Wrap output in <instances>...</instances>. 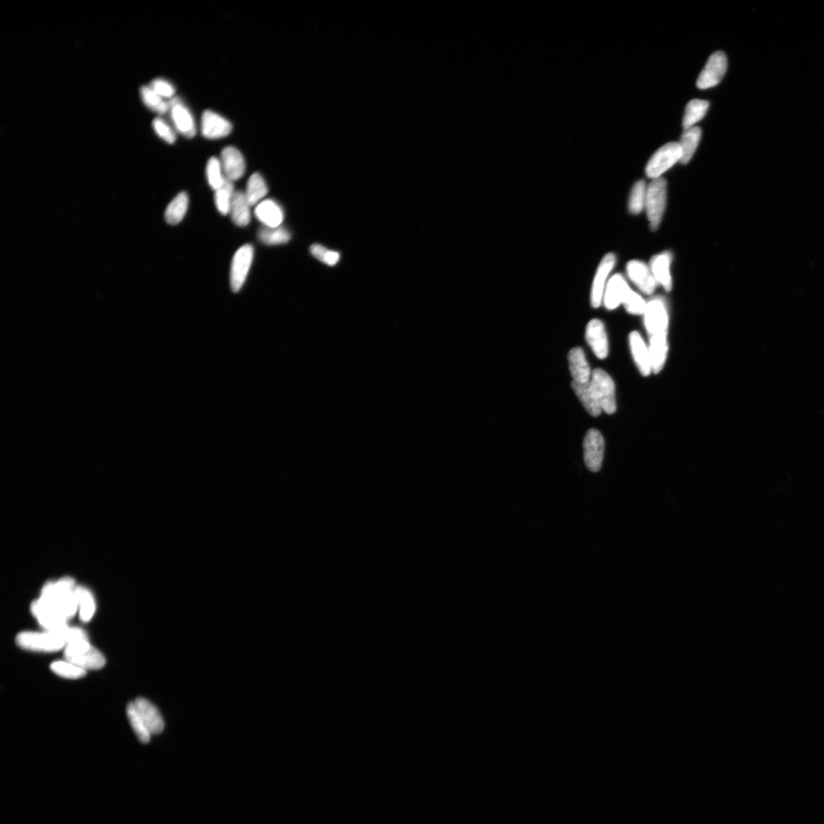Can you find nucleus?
Instances as JSON below:
<instances>
[{
	"label": "nucleus",
	"mask_w": 824,
	"mask_h": 824,
	"mask_svg": "<svg viewBox=\"0 0 824 824\" xmlns=\"http://www.w3.org/2000/svg\"><path fill=\"white\" fill-rule=\"evenodd\" d=\"M77 588L73 580L65 578L46 584L40 599L68 621L78 612Z\"/></svg>",
	"instance_id": "1"
},
{
	"label": "nucleus",
	"mask_w": 824,
	"mask_h": 824,
	"mask_svg": "<svg viewBox=\"0 0 824 824\" xmlns=\"http://www.w3.org/2000/svg\"><path fill=\"white\" fill-rule=\"evenodd\" d=\"M64 657L84 670H96L106 664V659L89 640L68 644L64 648Z\"/></svg>",
	"instance_id": "2"
},
{
	"label": "nucleus",
	"mask_w": 824,
	"mask_h": 824,
	"mask_svg": "<svg viewBox=\"0 0 824 824\" xmlns=\"http://www.w3.org/2000/svg\"><path fill=\"white\" fill-rule=\"evenodd\" d=\"M18 647L34 652H53L64 649L66 643L59 634L49 631H24L18 634Z\"/></svg>",
	"instance_id": "3"
},
{
	"label": "nucleus",
	"mask_w": 824,
	"mask_h": 824,
	"mask_svg": "<svg viewBox=\"0 0 824 824\" xmlns=\"http://www.w3.org/2000/svg\"><path fill=\"white\" fill-rule=\"evenodd\" d=\"M667 183L659 177L650 183L647 189L645 208L652 230L659 228L667 206Z\"/></svg>",
	"instance_id": "4"
},
{
	"label": "nucleus",
	"mask_w": 824,
	"mask_h": 824,
	"mask_svg": "<svg viewBox=\"0 0 824 824\" xmlns=\"http://www.w3.org/2000/svg\"><path fill=\"white\" fill-rule=\"evenodd\" d=\"M683 153L679 142H669L659 148L651 157L646 167V174L651 179L662 174L681 161Z\"/></svg>",
	"instance_id": "5"
},
{
	"label": "nucleus",
	"mask_w": 824,
	"mask_h": 824,
	"mask_svg": "<svg viewBox=\"0 0 824 824\" xmlns=\"http://www.w3.org/2000/svg\"><path fill=\"white\" fill-rule=\"evenodd\" d=\"M591 383L598 397L602 410L609 414L617 410L615 385L612 378L603 369H595L592 373Z\"/></svg>",
	"instance_id": "6"
},
{
	"label": "nucleus",
	"mask_w": 824,
	"mask_h": 824,
	"mask_svg": "<svg viewBox=\"0 0 824 824\" xmlns=\"http://www.w3.org/2000/svg\"><path fill=\"white\" fill-rule=\"evenodd\" d=\"M253 254L254 249L251 244L243 245L234 253L230 273V285L234 292H239L247 279Z\"/></svg>",
	"instance_id": "7"
},
{
	"label": "nucleus",
	"mask_w": 824,
	"mask_h": 824,
	"mask_svg": "<svg viewBox=\"0 0 824 824\" xmlns=\"http://www.w3.org/2000/svg\"><path fill=\"white\" fill-rule=\"evenodd\" d=\"M727 69V59L724 52H717L710 55L698 78V88L707 90L717 86L724 77Z\"/></svg>",
	"instance_id": "8"
},
{
	"label": "nucleus",
	"mask_w": 824,
	"mask_h": 824,
	"mask_svg": "<svg viewBox=\"0 0 824 824\" xmlns=\"http://www.w3.org/2000/svg\"><path fill=\"white\" fill-rule=\"evenodd\" d=\"M644 323L649 335L667 333L669 326V316L667 308L664 300L660 298L653 299L647 303L644 311Z\"/></svg>",
	"instance_id": "9"
},
{
	"label": "nucleus",
	"mask_w": 824,
	"mask_h": 824,
	"mask_svg": "<svg viewBox=\"0 0 824 824\" xmlns=\"http://www.w3.org/2000/svg\"><path fill=\"white\" fill-rule=\"evenodd\" d=\"M584 461L587 468L593 472H599L602 465L604 441L602 434L596 429L586 433L583 441Z\"/></svg>",
	"instance_id": "10"
},
{
	"label": "nucleus",
	"mask_w": 824,
	"mask_h": 824,
	"mask_svg": "<svg viewBox=\"0 0 824 824\" xmlns=\"http://www.w3.org/2000/svg\"><path fill=\"white\" fill-rule=\"evenodd\" d=\"M615 263H616V256L609 253L604 256L598 269H597L591 292V303L593 308L597 309L602 305L604 290L609 282L608 277L614 269Z\"/></svg>",
	"instance_id": "11"
},
{
	"label": "nucleus",
	"mask_w": 824,
	"mask_h": 824,
	"mask_svg": "<svg viewBox=\"0 0 824 824\" xmlns=\"http://www.w3.org/2000/svg\"><path fill=\"white\" fill-rule=\"evenodd\" d=\"M31 611L45 631L58 633L68 624L67 620L40 598L32 604Z\"/></svg>",
	"instance_id": "12"
},
{
	"label": "nucleus",
	"mask_w": 824,
	"mask_h": 824,
	"mask_svg": "<svg viewBox=\"0 0 824 824\" xmlns=\"http://www.w3.org/2000/svg\"><path fill=\"white\" fill-rule=\"evenodd\" d=\"M626 270L630 280L644 294L655 292L658 283L648 265L640 261H631L628 263Z\"/></svg>",
	"instance_id": "13"
},
{
	"label": "nucleus",
	"mask_w": 824,
	"mask_h": 824,
	"mask_svg": "<svg viewBox=\"0 0 824 824\" xmlns=\"http://www.w3.org/2000/svg\"><path fill=\"white\" fill-rule=\"evenodd\" d=\"M585 339L594 354L600 359L609 355V340L603 322L599 319H592L586 327Z\"/></svg>",
	"instance_id": "14"
},
{
	"label": "nucleus",
	"mask_w": 824,
	"mask_h": 824,
	"mask_svg": "<svg viewBox=\"0 0 824 824\" xmlns=\"http://www.w3.org/2000/svg\"><path fill=\"white\" fill-rule=\"evenodd\" d=\"M220 162L227 179L234 182L239 181L244 174L245 160L240 151L234 147L225 148L221 154Z\"/></svg>",
	"instance_id": "15"
},
{
	"label": "nucleus",
	"mask_w": 824,
	"mask_h": 824,
	"mask_svg": "<svg viewBox=\"0 0 824 824\" xmlns=\"http://www.w3.org/2000/svg\"><path fill=\"white\" fill-rule=\"evenodd\" d=\"M232 130L229 121L216 112L207 110L202 117V132L208 139H219L228 136Z\"/></svg>",
	"instance_id": "16"
},
{
	"label": "nucleus",
	"mask_w": 824,
	"mask_h": 824,
	"mask_svg": "<svg viewBox=\"0 0 824 824\" xmlns=\"http://www.w3.org/2000/svg\"><path fill=\"white\" fill-rule=\"evenodd\" d=\"M169 107L172 109L173 121L179 132L186 138H193L196 135V128L191 111L177 99L170 101Z\"/></svg>",
	"instance_id": "17"
},
{
	"label": "nucleus",
	"mask_w": 824,
	"mask_h": 824,
	"mask_svg": "<svg viewBox=\"0 0 824 824\" xmlns=\"http://www.w3.org/2000/svg\"><path fill=\"white\" fill-rule=\"evenodd\" d=\"M134 703L151 735L159 734L164 731V719L153 703L143 698H137Z\"/></svg>",
	"instance_id": "18"
},
{
	"label": "nucleus",
	"mask_w": 824,
	"mask_h": 824,
	"mask_svg": "<svg viewBox=\"0 0 824 824\" xmlns=\"http://www.w3.org/2000/svg\"><path fill=\"white\" fill-rule=\"evenodd\" d=\"M254 215L258 221L268 228H277L284 220V212L278 203L265 200L255 208Z\"/></svg>",
	"instance_id": "19"
},
{
	"label": "nucleus",
	"mask_w": 824,
	"mask_h": 824,
	"mask_svg": "<svg viewBox=\"0 0 824 824\" xmlns=\"http://www.w3.org/2000/svg\"><path fill=\"white\" fill-rule=\"evenodd\" d=\"M629 288L626 280L621 274L614 275L609 280L604 290L603 298L604 306L609 310L617 309L622 304Z\"/></svg>",
	"instance_id": "20"
},
{
	"label": "nucleus",
	"mask_w": 824,
	"mask_h": 824,
	"mask_svg": "<svg viewBox=\"0 0 824 824\" xmlns=\"http://www.w3.org/2000/svg\"><path fill=\"white\" fill-rule=\"evenodd\" d=\"M672 255L667 251L653 256L650 263V268L658 284L669 292L672 289V280L670 272Z\"/></svg>",
	"instance_id": "21"
},
{
	"label": "nucleus",
	"mask_w": 824,
	"mask_h": 824,
	"mask_svg": "<svg viewBox=\"0 0 824 824\" xmlns=\"http://www.w3.org/2000/svg\"><path fill=\"white\" fill-rule=\"evenodd\" d=\"M568 361L574 382L585 383L591 381V368L583 348L579 347L573 348L568 355Z\"/></svg>",
	"instance_id": "22"
},
{
	"label": "nucleus",
	"mask_w": 824,
	"mask_h": 824,
	"mask_svg": "<svg viewBox=\"0 0 824 824\" xmlns=\"http://www.w3.org/2000/svg\"><path fill=\"white\" fill-rule=\"evenodd\" d=\"M631 353L640 374L648 376L652 372L649 347L638 331H633L629 336Z\"/></svg>",
	"instance_id": "23"
},
{
	"label": "nucleus",
	"mask_w": 824,
	"mask_h": 824,
	"mask_svg": "<svg viewBox=\"0 0 824 824\" xmlns=\"http://www.w3.org/2000/svg\"><path fill=\"white\" fill-rule=\"evenodd\" d=\"M571 386L585 410L593 417L599 416L602 410L591 381L585 383L573 381Z\"/></svg>",
	"instance_id": "24"
},
{
	"label": "nucleus",
	"mask_w": 824,
	"mask_h": 824,
	"mask_svg": "<svg viewBox=\"0 0 824 824\" xmlns=\"http://www.w3.org/2000/svg\"><path fill=\"white\" fill-rule=\"evenodd\" d=\"M649 352L652 372L659 374L664 368L668 353L667 333L650 337Z\"/></svg>",
	"instance_id": "25"
},
{
	"label": "nucleus",
	"mask_w": 824,
	"mask_h": 824,
	"mask_svg": "<svg viewBox=\"0 0 824 824\" xmlns=\"http://www.w3.org/2000/svg\"><path fill=\"white\" fill-rule=\"evenodd\" d=\"M251 204L244 192L236 191L234 194L229 215L233 222L239 227H245L251 222Z\"/></svg>",
	"instance_id": "26"
},
{
	"label": "nucleus",
	"mask_w": 824,
	"mask_h": 824,
	"mask_svg": "<svg viewBox=\"0 0 824 824\" xmlns=\"http://www.w3.org/2000/svg\"><path fill=\"white\" fill-rule=\"evenodd\" d=\"M700 137H702V130L699 127L694 126L685 129L679 142L681 149V153H683V157H681L680 161L681 164L686 165L693 158L698 146Z\"/></svg>",
	"instance_id": "27"
},
{
	"label": "nucleus",
	"mask_w": 824,
	"mask_h": 824,
	"mask_svg": "<svg viewBox=\"0 0 824 824\" xmlns=\"http://www.w3.org/2000/svg\"><path fill=\"white\" fill-rule=\"evenodd\" d=\"M189 197L185 192L179 193L169 204L165 212V220L172 225L181 222L188 210Z\"/></svg>",
	"instance_id": "28"
},
{
	"label": "nucleus",
	"mask_w": 824,
	"mask_h": 824,
	"mask_svg": "<svg viewBox=\"0 0 824 824\" xmlns=\"http://www.w3.org/2000/svg\"><path fill=\"white\" fill-rule=\"evenodd\" d=\"M244 193L251 206L262 202L268 193V187L263 177L258 173L251 175Z\"/></svg>",
	"instance_id": "29"
},
{
	"label": "nucleus",
	"mask_w": 824,
	"mask_h": 824,
	"mask_svg": "<svg viewBox=\"0 0 824 824\" xmlns=\"http://www.w3.org/2000/svg\"><path fill=\"white\" fill-rule=\"evenodd\" d=\"M710 104L706 100H693L688 103L683 118V126L685 129L694 127L702 120L709 108Z\"/></svg>",
	"instance_id": "30"
},
{
	"label": "nucleus",
	"mask_w": 824,
	"mask_h": 824,
	"mask_svg": "<svg viewBox=\"0 0 824 824\" xmlns=\"http://www.w3.org/2000/svg\"><path fill=\"white\" fill-rule=\"evenodd\" d=\"M77 596L80 619L84 623H88L96 612V602L90 591L82 586H78Z\"/></svg>",
	"instance_id": "31"
},
{
	"label": "nucleus",
	"mask_w": 824,
	"mask_h": 824,
	"mask_svg": "<svg viewBox=\"0 0 824 824\" xmlns=\"http://www.w3.org/2000/svg\"><path fill=\"white\" fill-rule=\"evenodd\" d=\"M258 238L261 243L266 245H280L290 241L291 234L281 226L277 228L263 226L258 232Z\"/></svg>",
	"instance_id": "32"
},
{
	"label": "nucleus",
	"mask_w": 824,
	"mask_h": 824,
	"mask_svg": "<svg viewBox=\"0 0 824 824\" xmlns=\"http://www.w3.org/2000/svg\"><path fill=\"white\" fill-rule=\"evenodd\" d=\"M235 191L233 182L227 179L223 186L215 191V203L222 215H229L231 204Z\"/></svg>",
	"instance_id": "33"
},
{
	"label": "nucleus",
	"mask_w": 824,
	"mask_h": 824,
	"mask_svg": "<svg viewBox=\"0 0 824 824\" xmlns=\"http://www.w3.org/2000/svg\"><path fill=\"white\" fill-rule=\"evenodd\" d=\"M126 714L129 718V723L139 741L141 743L147 744L150 741L151 734L146 727L143 719L140 716L134 703H131L128 705L126 708Z\"/></svg>",
	"instance_id": "34"
},
{
	"label": "nucleus",
	"mask_w": 824,
	"mask_h": 824,
	"mask_svg": "<svg viewBox=\"0 0 824 824\" xmlns=\"http://www.w3.org/2000/svg\"><path fill=\"white\" fill-rule=\"evenodd\" d=\"M206 176L208 184L213 191H215L223 186L227 178L223 172L220 159L211 157L208 160L206 166Z\"/></svg>",
	"instance_id": "35"
},
{
	"label": "nucleus",
	"mask_w": 824,
	"mask_h": 824,
	"mask_svg": "<svg viewBox=\"0 0 824 824\" xmlns=\"http://www.w3.org/2000/svg\"><path fill=\"white\" fill-rule=\"evenodd\" d=\"M50 668L55 674L65 679H78L87 674L86 670L76 666L68 660L54 662Z\"/></svg>",
	"instance_id": "36"
},
{
	"label": "nucleus",
	"mask_w": 824,
	"mask_h": 824,
	"mask_svg": "<svg viewBox=\"0 0 824 824\" xmlns=\"http://www.w3.org/2000/svg\"><path fill=\"white\" fill-rule=\"evenodd\" d=\"M647 189L643 181L637 182L633 186L629 201V210L632 214L638 215L645 208Z\"/></svg>",
	"instance_id": "37"
},
{
	"label": "nucleus",
	"mask_w": 824,
	"mask_h": 824,
	"mask_svg": "<svg viewBox=\"0 0 824 824\" xmlns=\"http://www.w3.org/2000/svg\"><path fill=\"white\" fill-rule=\"evenodd\" d=\"M141 94L145 105L151 110L159 113V114H165L168 111L169 104L164 101L163 98L160 97L153 88H142Z\"/></svg>",
	"instance_id": "38"
},
{
	"label": "nucleus",
	"mask_w": 824,
	"mask_h": 824,
	"mask_svg": "<svg viewBox=\"0 0 824 824\" xmlns=\"http://www.w3.org/2000/svg\"><path fill=\"white\" fill-rule=\"evenodd\" d=\"M623 304L628 314L632 315H643L647 303L638 294L629 288L623 300Z\"/></svg>",
	"instance_id": "39"
},
{
	"label": "nucleus",
	"mask_w": 824,
	"mask_h": 824,
	"mask_svg": "<svg viewBox=\"0 0 824 824\" xmlns=\"http://www.w3.org/2000/svg\"><path fill=\"white\" fill-rule=\"evenodd\" d=\"M310 253L314 258L331 267L335 266L340 258V255L338 252L329 251L318 244L311 246Z\"/></svg>",
	"instance_id": "40"
},
{
	"label": "nucleus",
	"mask_w": 824,
	"mask_h": 824,
	"mask_svg": "<svg viewBox=\"0 0 824 824\" xmlns=\"http://www.w3.org/2000/svg\"><path fill=\"white\" fill-rule=\"evenodd\" d=\"M56 633L59 634L64 639L66 645L75 642L89 640L86 631L80 628L70 627L68 624Z\"/></svg>",
	"instance_id": "41"
},
{
	"label": "nucleus",
	"mask_w": 824,
	"mask_h": 824,
	"mask_svg": "<svg viewBox=\"0 0 824 824\" xmlns=\"http://www.w3.org/2000/svg\"><path fill=\"white\" fill-rule=\"evenodd\" d=\"M154 129L156 133L169 144H174L176 141L174 131L167 123L160 119L153 121Z\"/></svg>",
	"instance_id": "42"
},
{
	"label": "nucleus",
	"mask_w": 824,
	"mask_h": 824,
	"mask_svg": "<svg viewBox=\"0 0 824 824\" xmlns=\"http://www.w3.org/2000/svg\"><path fill=\"white\" fill-rule=\"evenodd\" d=\"M151 88L162 98H172L175 93V89L173 85L165 80H155L153 83Z\"/></svg>",
	"instance_id": "43"
}]
</instances>
